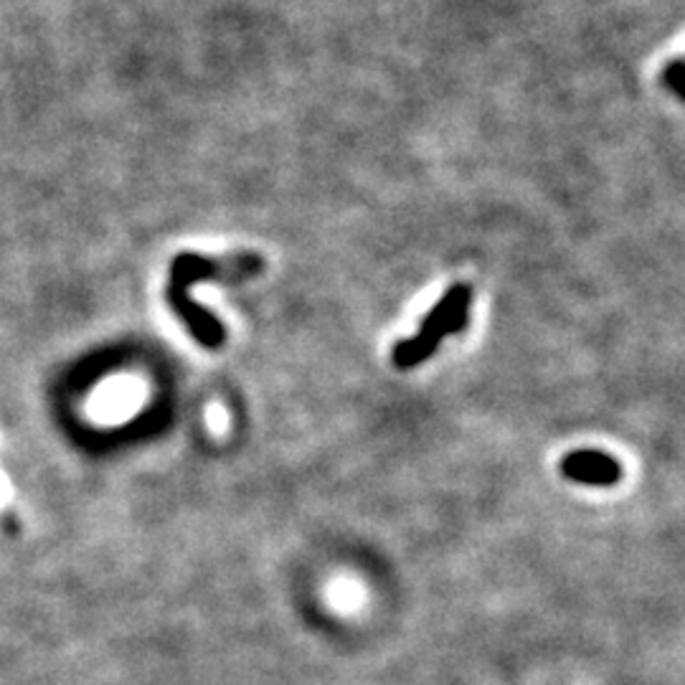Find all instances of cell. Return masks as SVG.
I'll list each match as a JSON object with an SVG mask.
<instances>
[{"label": "cell", "mask_w": 685, "mask_h": 685, "mask_svg": "<svg viewBox=\"0 0 685 685\" xmlns=\"http://www.w3.org/2000/svg\"><path fill=\"white\" fill-rule=\"evenodd\" d=\"M558 470L566 480L587 488H614L622 480V465L610 453L599 449H574L566 453Z\"/></svg>", "instance_id": "obj_3"}, {"label": "cell", "mask_w": 685, "mask_h": 685, "mask_svg": "<svg viewBox=\"0 0 685 685\" xmlns=\"http://www.w3.org/2000/svg\"><path fill=\"white\" fill-rule=\"evenodd\" d=\"M264 269V260L256 252H239L227 256H206L199 252H181L170 262L166 302L173 315L185 325L191 338L206 350H219L227 340V328L216 315L208 313L191 298V290L204 283H233L249 279Z\"/></svg>", "instance_id": "obj_1"}, {"label": "cell", "mask_w": 685, "mask_h": 685, "mask_svg": "<svg viewBox=\"0 0 685 685\" xmlns=\"http://www.w3.org/2000/svg\"><path fill=\"white\" fill-rule=\"evenodd\" d=\"M470 305H472V287L465 283H457L442 295L437 305L424 315L419 331L432 336L434 340H445L449 336H457L470 323Z\"/></svg>", "instance_id": "obj_2"}, {"label": "cell", "mask_w": 685, "mask_h": 685, "mask_svg": "<svg viewBox=\"0 0 685 685\" xmlns=\"http://www.w3.org/2000/svg\"><path fill=\"white\" fill-rule=\"evenodd\" d=\"M440 346H442L440 340H434L432 336H426V333L417 331L414 336L399 340L392 348V363L399 371H411V369H417V365L430 361V358L440 350Z\"/></svg>", "instance_id": "obj_4"}, {"label": "cell", "mask_w": 685, "mask_h": 685, "mask_svg": "<svg viewBox=\"0 0 685 685\" xmlns=\"http://www.w3.org/2000/svg\"><path fill=\"white\" fill-rule=\"evenodd\" d=\"M665 82L671 84V89L675 92V95L685 99V64H673L671 69H668Z\"/></svg>", "instance_id": "obj_5"}]
</instances>
